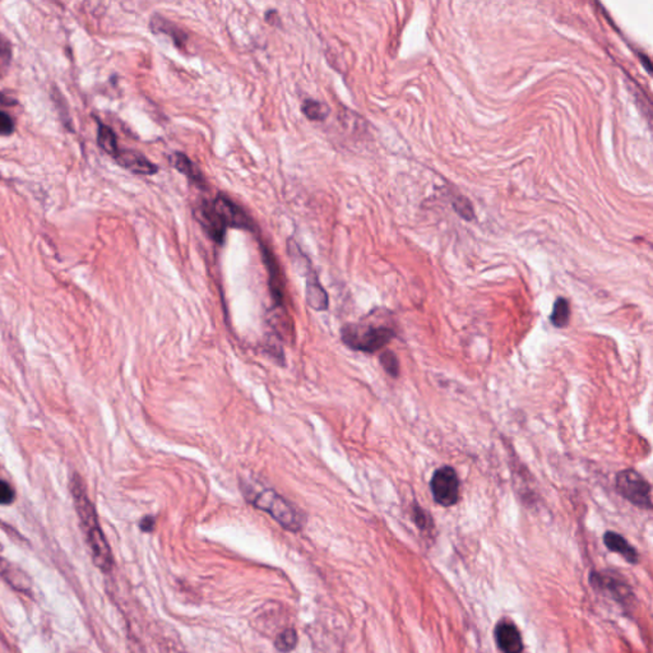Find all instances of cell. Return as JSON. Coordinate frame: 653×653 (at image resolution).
I'll return each mask as SVG.
<instances>
[{
	"label": "cell",
	"mask_w": 653,
	"mask_h": 653,
	"mask_svg": "<svg viewBox=\"0 0 653 653\" xmlns=\"http://www.w3.org/2000/svg\"><path fill=\"white\" fill-rule=\"evenodd\" d=\"M98 143L103 151L113 157H115L116 153L119 152L120 150L117 146V140H116L114 130L103 122H98Z\"/></svg>",
	"instance_id": "17"
},
{
	"label": "cell",
	"mask_w": 653,
	"mask_h": 653,
	"mask_svg": "<svg viewBox=\"0 0 653 653\" xmlns=\"http://www.w3.org/2000/svg\"><path fill=\"white\" fill-rule=\"evenodd\" d=\"M169 160H170L171 165L174 166L177 171H180L188 179H190L192 182H194L197 185L206 187V180L202 175L199 167L187 155H184L182 152H174L169 157Z\"/></svg>",
	"instance_id": "14"
},
{
	"label": "cell",
	"mask_w": 653,
	"mask_h": 653,
	"mask_svg": "<svg viewBox=\"0 0 653 653\" xmlns=\"http://www.w3.org/2000/svg\"><path fill=\"white\" fill-rule=\"evenodd\" d=\"M156 527V518L153 516H146L140 522V528L143 532H152Z\"/></svg>",
	"instance_id": "27"
},
{
	"label": "cell",
	"mask_w": 653,
	"mask_h": 653,
	"mask_svg": "<svg viewBox=\"0 0 653 653\" xmlns=\"http://www.w3.org/2000/svg\"><path fill=\"white\" fill-rule=\"evenodd\" d=\"M306 301L308 305L310 306L317 312H324L328 309L330 299L328 293L324 290V287L320 285L318 280L315 272L313 271L312 267L308 269L306 272V288H305Z\"/></svg>",
	"instance_id": "12"
},
{
	"label": "cell",
	"mask_w": 653,
	"mask_h": 653,
	"mask_svg": "<svg viewBox=\"0 0 653 653\" xmlns=\"http://www.w3.org/2000/svg\"><path fill=\"white\" fill-rule=\"evenodd\" d=\"M453 207L464 220L470 221L474 219V209L471 207V203L464 197H458L457 199L453 202Z\"/></svg>",
	"instance_id": "24"
},
{
	"label": "cell",
	"mask_w": 653,
	"mask_h": 653,
	"mask_svg": "<svg viewBox=\"0 0 653 653\" xmlns=\"http://www.w3.org/2000/svg\"><path fill=\"white\" fill-rule=\"evenodd\" d=\"M569 320H570V306H569L568 300L564 298L556 299L553 313L550 315V322L556 328H564L568 325Z\"/></svg>",
	"instance_id": "18"
},
{
	"label": "cell",
	"mask_w": 653,
	"mask_h": 653,
	"mask_svg": "<svg viewBox=\"0 0 653 653\" xmlns=\"http://www.w3.org/2000/svg\"><path fill=\"white\" fill-rule=\"evenodd\" d=\"M495 641L501 653L523 652L522 635L516 624L509 620H501L495 628Z\"/></svg>",
	"instance_id": "9"
},
{
	"label": "cell",
	"mask_w": 653,
	"mask_h": 653,
	"mask_svg": "<svg viewBox=\"0 0 653 653\" xmlns=\"http://www.w3.org/2000/svg\"><path fill=\"white\" fill-rule=\"evenodd\" d=\"M14 132V122L11 115L0 110V135H11Z\"/></svg>",
	"instance_id": "26"
},
{
	"label": "cell",
	"mask_w": 653,
	"mask_h": 653,
	"mask_svg": "<svg viewBox=\"0 0 653 653\" xmlns=\"http://www.w3.org/2000/svg\"></svg>",
	"instance_id": "30"
},
{
	"label": "cell",
	"mask_w": 653,
	"mask_h": 653,
	"mask_svg": "<svg viewBox=\"0 0 653 653\" xmlns=\"http://www.w3.org/2000/svg\"><path fill=\"white\" fill-rule=\"evenodd\" d=\"M114 159L125 170L137 175H155L159 171V167L147 159L146 156L132 150H119Z\"/></svg>",
	"instance_id": "10"
},
{
	"label": "cell",
	"mask_w": 653,
	"mask_h": 653,
	"mask_svg": "<svg viewBox=\"0 0 653 653\" xmlns=\"http://www.w3.org/2000/svg\"><path fill=\"white\" fill-rule=\"evenodd\" d=\"M245 499L251 503L253 507L268 513L278 525L285 530L291 532H299L305 525V517L298 508L293 507L290 501L282 495L276 493L272 489L254 488L251 484L241 485Z\"/></svg>",
	"instance_id": "2"
},
{
	"label": "cell",
	"mask_w": 653,
	"mask_h": 653,
	"mask_svg": "<svg viewBox=\"0 0 653 653\" xmlns=\"http://www.w3.org/2000/svg\"><path fill=\"white\" fill-rule=\"evenodd\" d=\"M70 485L75 509L80 517V528L91 553L92 560L100 570L109 573L114 565V558L104 532L98 523V513L87 496L83 480L75 474Z\"/></svg>",
	"instance_id": "1"
},
{
	"label": "cell",
	"mask_w": 653,
	"mask_h": 653,
	"mask_svg": "<svg viewBox=\"0 0 653 653\" xmlns=\"http://www.w3.org/2000/svg\"><path fill=\"white\" fill-rule=\"evenodd\" d=\"M604 543L607 549L623 556L629 564H637L639 560V554L635 550L634 546H632L622 535H619L617 532H606L604 535Z\"/></svg>",
	"instance_id": "13"
},
{
	"label": "cell",
	"mask_w": 653,
	"mask_h": 653,
	"mask_svg": "<svg viewBox=\"0 0 653 653\" xmlns=\"http://www.w3.org/2000/svg\"><path fill=\"white\" fill-rule=\"evenodd\" d=\"M412 518H414V522H415L416 526H417L422 531H432V530H433L434 522L432 516H430L425 509H422L420 506H417V504L414 507Z\"/></svg>",
	"instance_id": "22"
},
{
	"label": "cell",
	"mask_w": 653,
	"mask_h": 653,
	"mask_svg": "<svg viewBox=\"0 0 653 653\" xmlns=\"http://www.w3.org/2000/svg\"><path fill=\"white\" fill-rule=\"evenodd\" d=\"M194 217L199 222V225L203 227V230L207 232L209 238L214 240L216 243H219V244L224 241L227 227L224 225L220 216L214 211L212 203L203 202L202 204H199L196 208Z\"/></svg>",
	"instance_id": "8"
},
{
	"label": "cell",
	"mask_w": 653,
	"mask_h": 653,
	"mask_svg": "<svg viewBox=\"0 0 653 653\" xmlns=\"http://www.w3.org/2000/svg\"><path fill=\"white\" fill-rule=\"evenodd\" d=\"M12 59V46L6 37L0 35V78L6 73Z\"/></svg>",
	"instance_id": "23"
},
{
	"label": "cell",
	"mask_w": 653,
	"mask_h": 653,
	"mask_svg": "<svg viewBox=\"0 0 653 653\" xmlns=\"http://www.w3.org/2000/svg\"><path fill=\"white\" fill-rule=\"evenodd\" d=\"M298 644V633L293 628L285 629L282 633L277 635L275 646L280 652H291Z\"/></svg>",
	"instance_id": "20"
},
{
	"label": "cell",
	"mask_w": 653,
	"mask_h": 653,
	"mask_svg": "<svg viewBox=\"0 0 653 653\" xmlns=\"http://www.w3.org/2000/svg\"><path fill=\"white\" fill-rule=\"evenodd\" d=\"M0 575L19 591L30 590V580L27 578V575L22 573V570H19L17 567H13L12 564L6 563L1 558H0Z\"/></svg>",
	"instance_id": "16"
},
{
	"label": "cell",
	"mask_w": 653,
	"mask_h": 653,
	"mask_svg": "<svg viewBox=\"0 0 653 653\" xmlns=\"http://www.w3.org/2000/svg\"><path fill=\"white\" fill-rule=\"evenodd\" d=\"M301 111L309 120H313V122L325 120L330 113L328 105L319 103L315 100H305L304 104L301 105Z\"/></svg>",
	"instance_id": "19"
},
{
	"label": "cell",
	"mask_w": 653,
	"mask_h": 653,
	"mask_svg": "<svg viewBox=\"0 0 653 653\" xmlns=\"http://www.w3.org/2000/svg\"><path fill=\"white\" fill-rule=\"evenodd\" d=\"M0 551H1V545H0Z\"/></svg>",
	"instance_id": "29"
},
{
	"label": "cell",
	"mask_w": 653,
	"mask_h": 653,
	"mask_svg": "<svg viewBox=\"0 0 653 653\" xmlns=\"http://www.w3.org/2000/svg\"><path fill=\"white\" fill-rule=\"evenodd\" d=\"M0 104L3 105H16L17 101L12 100L11 98H6L3 92H0Z\"/></svg>",
	"instance_id": "28"
},
{
	"label": "cell",
	"mask_w": 653,
	"mask_h": 653,
	"mask_svg": "<svg viewBox=\"0 0 653 653\" xmlns=\"http://www.w3.org/2000/svg\"><path fill=\"white\" fill-rule=\"evenodd\" d=\"M434 501L443 507H452L459 501V479L457 472L449 466L440 467L430 480Z\"/></svg>",
	"instance_id": "5"
},
{
	"label": "cell",
	"mask_w": 653,
	"mask_h": 653,
	"mask_svg": "<svg viewBox=\"0 0 653 653\" xmlns=\"http://www.w3.org/2000/svg\"><path fill=\"white\" fill-rule=\"evenodd\" d=\"M396 337V332L385 324L357 322L342 327L341 340L348 348L365 354H375Z\"/></svg>",
	"instance_id": "3"
},
{
	"label": "cell",
	"mask_w": 653,
	"mask_h": 653,
	"mask_svg": "<svg viewBox=\"0 0 653 653\" xmlns=\"http://www.w3.org/2000/svg\"><path fill=\"white\" fill-rule=\"evenodd\" d=\"M14 498H16V493L12 486L6 481H0V506L12 504Z\"/></svg>",
	"instance_id": "25"
},
{
	"label": "cell",
	"mask_w": 653,
	"mask_h": 653,
	"mask_svg": "<svg viewBox=\"0 0 653 653\" xmlns=\"http://www.w3.org/2000/svg\"><path fill=\"white\" fill-rule=\"evenodd\" d=\"M617 490L624 499L635 507L651 509V485L635 470L620 471L617 476Z\"/></svg>",
	"instance_id": "4"
},
{
	"label": "cell",
	"mask_w": 653,
	"mask_h": 653,
	"mask_svg": "<svg viewBox=\"0 0 653 653\" xmlns=\"http://www.w3.org/2000/svg\"><path fill=\"white\" fill-rule=\"evenodd\" d=\"M590 583L595 590L609 595L619 604H627L633 597V591L628 583L617 578L614 574L593 572L590 575Z\"/></svg>",
	"instance_id": "7"
},
{
	"label": "cell",
	"mask_w": 653,
	"mask_h": 653,
	"mask_svg": "<svg viewBox=\"0 0 653 653\" xmlns=\"http://www.w3.org/2000/svg\"><path fill=\"white\" fill-rule=\"evenodd\" d=\"M263 259H264L266 268L268 272L269 290H271L272 299L275 301L276 305L281 308L285 301V287H283L281 269L278 267V263L276 261L272 251H269L267 248H263Z\"/></svg>",
	"instance_id": "11"
},
{
	"label": "cell",
	"mask_w": 653,
	"mask_h": 653,
	"mask_svg": "<svg viewBox=\"0 0 653 653\" xmlns=\"http://www.w3.org/2000/svg\"><path fill=\"white\" fill-rule=\"evenodd\" d=\"M214 211L220 216L221 220L226 227L241 229V230H254V222L243 208L235 204L227 197L219 194L212 202Z\"/></svg>",
	"instance_id": "6"
},
{
	"label": "cell",
	"mask_w": 653,
	"mask_h": 653,
	"mask_svg": "<svg viewBox=\"0 0 653 653\" xmlns=\"http://www.w3.org/2000/svg\"><path fill=\"white\" fill-rule=\"evenodd\" d=\"M379 360L382 367H385L387 374H390L393 378H397L399 375V362H398L397 356L392 351H385L379 356Z\"/></svg>",
	"instance_id": "21"
},
{
	"label": "cell",
	"mask_w": 653,
	"mask_h": 653,
	"mask_svg": "<svg viewBox=\"0 0 653 653\" xmlns=\"http://www.w3.org/2000/svg\"><path fill=\"white\" fill-rule=\"evenodd\" d=\"M151 30L155 33H164V35H170L171 38L175 41L177 46H183L187 40V33L180 30L177 25H174L170 21L161 17V16H155L151 19Z\"/></svg>",
	"instance_id": "15"
}]
</instances>
